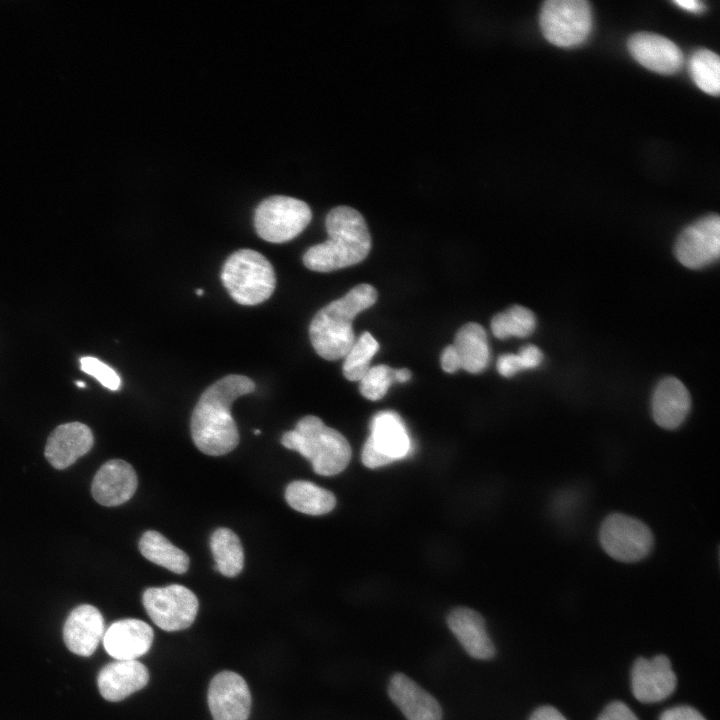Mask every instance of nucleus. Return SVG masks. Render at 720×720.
<instances>
[{
    "mask_svg": "<svg viewBox=\"0 0 720 720\" xmlns=\"http://www.w3.org/2000/svg\"><path fill=\"white\" fill-rule=\"evenodd\" d=\"M674 3L680 8L693 13L702 12L705 8L704 4L697 0H676Z\"/></svg>",
    "mask_w": 720,
    "mask_h": 720,
    "instance_id": "4c0bfd02",
    "label": "nucleus"
},
{
    "mask_svg": "<svg viewBox=\"0 0 720 720\" xmlns=\"http://www.w3.org/2000/svg\"><path fill=\"white\" fill-rule=\"evenodd\" d=\"M81 370L96 378L104 387L117 391L121 387V378L117 372L99 359L91 356L80 359Z\"/></svg>",
    "mask_w": 720,
    "mask_h": 720,
    "instance_id": "7c9ffc66",
    "label": "nucleus"
},
{
    "mask_svg": "<svg viewBox=\"0 0 720 720\" xmlns=\"http://www.w3.org/2000/svg\"><path fill=\"white\" fill-rule=\"evenodd\" d=\"M105 632L100 611L88 604L73 609L63 627V639L67 648L76 655H92Z\"/></svg>",
    "mask_w": 720,
    "mask_h": 720,
    "instance_id": "a211bd4d",
    "label": "nucleus"
},
{
    "mask_svg": "<svg viewBox=\"0 0 720 720\" xmlns=\"http://www.w3.org/2000/svg\"><path fill=\"white\" fill-rule=\"evenodd\" d=\"M208 705L213 720H247L251 694L243 677L232 671L215 675L208 689Z\"/></svg>",
    "mask_w": 720,
    "mask_h": 720,
    "instance_id": "f8f14e48",
    "label": "nucleus"
},
{
    "mask_svg": "<svg viewBox=\"0 0 720 720\" xmlns=\"http://www.w3.org/2000/svg\"><path fill=\"white\" fill-rule=\"evenodd\" d=\"M516 355L521 370L536 368L543 359L541 350L534 345L522 347Z\"/></svg>",
    "mask_w": 720,
    "mask_h": 720,
    "instance_id": "72a5a7b5",
    "label": "nucleus"
},
{
    "mask_svg": "<svg viewBox=\"0 0 720 720\" xmlns=\"http://www.w3.org/2000/svg\"><path fill=\"white\" fill-rule=\"evenodd\" d=\"M254 382L244 375L224 376L200 396L191 416V436L204 454L220 456L239 443V432L231 414L233 402L253 392Z\"/></svg>",
    "mask_w": 720,
    "mask_h": 720,
    "instance_id": "f257e3e1",
    "label": "nucleus"
},
{
    "mask_svg": "<svg viewBox=\"0 0 720 720\" xmlns=\"http://www.w3.org/2000/svg\"><path fill=\"white\" fill-rule=\"evenodd\" d=\"M285 499L294 510L309 515H322L336 505L333 493L309 481L291 482L285 491Z\"/></svg>",
    "mask_w": 720,
    "mask_h": 720,
    "instance_id": "393cba45",
    "label": "nucleus"
},
{
    "mask_svg": "<svg viewBox=\"0 0 720 720\" xmlns=\"http://www.w3.org/2000/svg\"><path fill=\"white\" fill-rule=\"evenodd\" d=\"M689 68L692 79L702 91L718 96L720 61L715 52L705 48L695 51L690 58Z\"/></svg>",
    "mask_w": 720,
    "mask_h": 720,
    "instance_id": "cd10ccee",
    "label": "nucleus"
},
{
    "mask_svg": "<svg viewBox=\"0 0 720 720\" xmlns=\"http://www.w3.org/2000/svg\"><path fill=\"white\" fill-rule=\"evenodd\" d=\"M529 720H567L561 712L552 706H541L530 716Z\"/></svg>",
    "mask_w": 720,
    "mask_h": 720,
    "instance_id": "e433bc0d",
    "label": "nucleus"
},
{
    "mask_svg": "<svg viewBox=\"0 0 720 720\" xmlns=\"http://www.w3.org/2000/svg\"><path fill=\"white\" fill-rule=\"evenodd\" d=\"M76 384L78 387H85L83 382L77 381Z\"/></svg>",
    "mask_w": 720,
    "mask_h": 720,
    "instance_id": "a19ab883",
    "label": "nucleus"
},
{
    "mask_svg": "<svg viewBox=\"0 0 720 720\" xmlns=\"http://www.w3.org/2000/svg\"><path fill=\"white\" fill-rule=\"evenodd\" d=\"M461 369L473 374L484 371L490 362V348L485 329L478 323L463 325L452 344Z\"/></svg>",
    "mask_w": 720,
    "mask_h": 720,
    "instance_id": "5701e85b",
    "label": "nucleus"
},
{
    "mask_svg": "<svg viewBox=\"0 0 720 720\" xmlns=\"http://www.w3.org/2000/svg\"><path fill=\"white\" fill-rule=\"evenodd\" d=\"M678 261L687 268L701 269L712 264L720 254V218L704 216L686 227L675 243Z\"/></svg>",
    "mask_w": 720,
    "mask_h": 720,
    "instance_id": "9b49d317",
    "label": "nucleus"
},
{
    "mask_svg": "<svg viewBox=\"0 0 720 720\" xmlns=\"http://www.w3.org/2000/svg\"><path fill=\"white\" fill-rule=\"evenodd\" d=\"M328 239L310 247L304 265L316 272H331L363 261L371 248L365 219L354 208L338 206L326 216Z\"/></svg>",
    "mask_w": 720,
    "mask_h": 720,
    "instance_id": "f03ea898",
    "label": "nucleus"
},
{
    "mask_svg": "<svg viewBox=\"0 0 720 720\" xmlns=\"http://www.w3.org/2000/svg\"><path fill=\"white\" fill-rule=\"evenodd\" d=\"M539 23L550 43L559 47L577 46L591 31V8L585 0H548L541 7Z\"/></svg>",
    "mask_w": 720,
    "mask_h": 720,
    "instance_id": "0eeeda50",
    "label": "nucleus"
},
{
    "mask_svg": "<svg viewBox=\"0 0 720 720\" xmlns=\"http://www.w3.org/2000/svg\"><path fill=\"white\" fill-rule=\"evenodd\" d=\"M253 432L255 435H260V430H258V429L257 430L255 429Z\"/></svg>",
    "mask_w": 720,
    "mask_h": 720,
    "instance_id": "79ce46f5",
    "label": "nucleus"
},
{
    "mask_svg": "<svg viewBox=\"0 0 720 720\" xmlns=\"http://www.w3.org/2000/svg\"><path fill=\"white\" fill-rule=\"evenodd\" d=\"M441 366L445 372L454 373L461 369L458 356L452 345H448L441 354Z\"/></svg>",
    "mask_w": 720,
    "mask_h": 720,
    "instance_id": "c9c22d12",
    "label": "nucleus"
},
{
    "mask_svg": "<svg viewBox=\"0 0 720 720\" xmlns=\"http://www.w3.org/2000/svg\"><path fill=\"white\" fill-rule=\"evenodd\" d=\"M659 720H706V718L695 708L680 705L663 711Z\"/></svg>",
    "mask_w": 720,
    "mask_h": 720,
    "instance_id": "473e14b6",
    "label": "nucleus"
},
{
    "mask_svg": "<svg viewBox=\"0 0 720 720\" xmlns=\"http://www.w3.org/2000/svg\"><path fill=\"white\" fill-rule=\"evenodd\" d=\"M142 602L154 624L169 632L191 626L199 606L196 595L180 584L148 588Z\"/></svg>",
    "mask_w": 720,
    "mask_h": 720,
    "instance_id": "1a4fd4ad",
    "label": "nucleus"
},
{
    "mask_svg": "<svg viewBox=\"0 0 720 720\" xmlns=\"http://www.w3.org/2000/svg\"><path fill=\"white\" fill-rule=\"evenodd\" d=\"M597 720H639L635 713L623 702L614 701L608 704Z\"/></svg>",
    "mask_w": 720,
    "mask_h": 720,
    "instance_id": "2f4dec72",
    "label": "nucleus"
},
{
    "mask_svg": "<svg viewBox=\"0 0 720 720\" xmlns=\"http://www.w3.org/2000/svg\"><path fill=\"white\" fill-rule=\"evenodd\" d=\"M677 677L665 655L651 659L639 657L631 670V689L642 703H656L668 698L676 689Z\"/></svg>",
    "mask_w": 720,
    "mask_h": 720,
    "instance_id": "ddd939ff",
    "label": "nucleus"
},
{
    "mask_svg": "<svg viewBox=\"0 0 720 720\" xmlns=\"http://www.w3.org/2000/svg\"><path fill=\"white\" fill-rule=\"evenodd\" d=\"M497 370L503 377H511L521 371L517 355L513 353L502 354L497 360Z\"/></svg>",
    "mask_w": 720,
    "mask_h": 720,
    "instance_id": "f704fd0d",
    "label": "nucleus"
},
{
    "mask_svg": "<svg viewBox=\"0 0 720 720\" xmlns=\"http://www.w3.org/2000/svg\"><path fill=\"white\" fill-rule=\"evenodd\" d=\"M153 636L146 622L128 618L112 623L104 632L102 642L106 652L116 660H136L150 649Z\"/></svg>",
    "mask_w": 720,
    "mask_h": 720,
    "instance_id": "dca6fc26",
    "label": "nucleus"
},
{
    "mask_svg": "<svg viewBox=\"0 0 720 720\" xmlns=\"http://www.w3.org/2000/svg\"><path fill=\"white\" fill-rule=\"evenodd\" d=\"M393 382L394 369L382 364L369 368L360 380L359 388L365 398L376 401L385 396Z\"/></svg>",
    "mask_w": 720,
    "mask_h": 720,
    "instance_id": "c756f323",
    "label": "nucleus"
},
{
    "mask_svg": "<svg viewBox=\"0 0 720 720\" xmlns=\"http://www.w3.org/2000/svg\"><path fill=\"white\" fill-rule=\"evenodd\" d=\"M195 292H196V294H197L198 296H202L203 293H204V290H203L202 288H198V289L195 290Z\"/></svg>",
    "mask_w": 720,
    "mask_h": 720,
    "instance_id": "ea45409f",
    "label": "nucleus"
},
{
    "mask_svg": "<svg viewBox=\"0 0 720 720\" xmlns=\"http://www.w3.org/2000/svg\"><path fill=\"white\" fill-rule=\"evenodd\" d=\"M90 428L80 422H70L56 427L47 439L45 457L56 469L71 466L93 446Z\"/></svg>",
    "mask_w": 720,
    "mask_h": 720,
    "instance_id": "f3484780",
    "label": "nucleus"
},
{
    "mask_svg": "<svg viewBox=\"0 0 720 720\" xmlns=\"http://www.w3.org/2000/svg\"><path fill=\"white\" fill-rule=\"evenodd\" d=\"M281 443L309 460L314 471L322 476L340 473L351 458L346 438L314 415L301 418L294 430L283 434Z\"/></svg>",
    "mask_w": 720,
    "mask_h": 720,
    "instance_id": "20e7f679",
    "label": "nucleus"
},
{
    "mask_svg": "<svg viewBox=\"0 0 720 720\" xmlns=\"http://www.w3.org/2000/svg\"><path fill=\"white\" fill-rule=\"evenodd\" d=\"M376 300L377 291L372 285L359 284L319 310L309 327L310 341L317 354L330 361L344 358L356 340L354 318Z\"/></svg>",
    "mask_w": 720,
    "mask_h": 720,
    "instance_id": "7ed1b4c3",
    "label": "nucleus"
},
{
    "mask_svg": "<svg viewBox=\"0 0 720 720\" xmlns=\"http://www.w3.org/2000/svg\"><path fill=\"white\" fill-rule=\"evenodd\" d=\"M387 692L407 720H442L438 701L407 675L395 673Z\"/></svg>",
    "mask_w": 720,
    "mask_h": 720,
    "instance_id": "6ab92c4d",
    "label": "nucleus"
},
{
    "mask_svg": "<svg viewBox=\"0 0 720 720\" xmlns=\"http://www.w3.org/2000/svg\"><path fill=\"white\" fill-rule=\"evenodd\" d=\"M138 547L146 559L176 574H183L188 570V555L157 531H146L140 538Z\"/></svg>",
    "mask_w": 720,
    "mask_h": 720,
    "instance_id": "b1692460",
    "label": "nucleus"
},
{
    "mask_svg": "<svg viewBox=\"0 0 720 720\" xmlns=\"http://www.w3.org/2000/svg\"><path fill=\"white\" fill-rule=\"evenodd\" d=\"M627 47L638 63L656 73L674 74L681 69L684 62L680 48L659 34L635 33L628 39Z\"/></svg>",
    "mask_w": 720,
    "mask_h": 720,
    "instance_id": "4468645a",
    "label": "nucleus"
},
{
    "mask_svg": "<svg viewBox=\"0 0 720 720\" xmlns=\"http://www.w3.org/2000/svg\"><path fill=\"white\" fill-rule=\"evenodd\" d=\"M371 435L362 450V462L371 469L406 457L411 439L401 417L394 411L377 413L370 423Z\"/></svg>",
    "mask_w": 720,
    "mask_h": 720,
    "instance_id": "9d476101",
    "label": "nucleus"
},
{
    "mask_svg": "<svg viewBox=\"0 0 720 720\" xmlns=\"http://www.w3.org/2000/svg\"><path fill=\"white\" fill-rule=\"evenodd\" d=\"M447 625L472 658L488 660L495 656V646L486 630L485 620L477 611L456 607L449 612Z\"/></svg>",
    "mask_w": 720,
    "mask_h": 720,
    "instance_id": "aec40b11",
    "label": "nucleus"
},
{
    "mask_svg": "<svg viewBox=\"0 0 720 720\" xmlns=\"http://www.w3.org/2000/svg\"><path fill=\"white\" fill-rule=\"evenodd\" d=\"M653 419L660 427L673 430L686 419L691 398L685 385L675 377H666L656 386L652 396Z\"/></svg>",
    "mask_w": 720,
    "mask_h": 720,
    "instance_id": "4be33fe9",
    "label": "nucleus"
},
{
    "mask_svg": "<svg viewBox=\"0 0 720 720\" xmlns=\"http://www.w3.org/2000/svg\"><path fill=\"white\" fill-rule=\"evenodd\" d=\"M137 475L133 467L120 459L104 463L95 474L91 492L93 498L107 507L128 501L137 488Z\"/></svg>",
    "mask_w": 720,
    "mask_h": 720,
    "instance_id": "2eb2a0df",
    "label": "nucleus"
},
{
    "mask_svg": "<svg viewBox=\"0 0 720 720\" xmlns=\"http://www.w3.org/2000/svg\"><path fill=\"white\" fill-rule=\"evenodd\" d=\"M231 298L241 305H257L274 292L276 276L272 264L261 253L240 249L224 262L220 274Z\"/></svg>",
    "mask_w": 720,
    "mask_h": 720,
    "instance_id": "39448f33",
    "label": "nucleus"
},
{
    "mask_svg": "<svg viewBox=\"0 0 720 720\" xmlns=\"http://www.w3.org/2000/svg\"><path fill=\"white\" fill-rule=\"evenodd\" d=\"M215 568L226 577H235L243 569L244 553L238 536L228 528H219L210 538Z\"/></svg>",
    "mask_w": 720,
    "mask_h": 720,
    "instance_id": "a878e982",
    "label": "nucleus"
},
{
    "mask_svg": "<svg viewBox=\"0 0 720 720\" xmlns=\"http://www.w3.org/2000/svg\"><path fill=\"white\" fill-rule=\"evenodd\" d=\"M148 680V670L141 662L116 660L100 670L97 684L104 699L116 702L145 687Z\"/></svg>",
    "mask_w": 720,
    "mask_h": 720,
    "instance_id": "412c9836",
    "label": "nucleus"
},
{
    "mask_svg": "<svg viewBox=\"0 0 720 720\" xmlns=\"http://www.w3.org/2000/svg\"><path fill=\"white\" fill-rule=\"evenodd\" d=\"M599 539L610 557L625 563L642 560L654 544L653 534L643 522L621 513H613L604 519Z\"/></svg>",
    "mask_w": 720,
    "mask_h": 720,
    "instance_id": "6e6552de",
    "label": "nucleus"
},
{
    "mask_svg": "<svg viewBox=\"0 0 720 720\" xmlns=\"http://www.w3.org/2000/svg\"><path fill=\"white\" fill-rule=\"evenodd\" d=\"M411 372L406 368L394 370V381L404 383L410 380Z\"/></svg>",
    "mask_w": 720,
    "mask_h": 720,
    "instance_id": "58836bf2",
    "label": "nucleus"
},
{
    "mask_svg": "<svg viewBox=\"0 0 720 720\" xmlns=\"http://www.w3.org/2000/svg\"><path fill=\"white\" fill-rule=\"evenodd\" d=\"M536 327V318L531 310L514 305L496 314L491 320V331L498 339L512 336H529Z\"/></svg>",
    "mask_w": 720,
    "mask_h": 720,
    "instance_id": "bb28decb",
    "label": "nucleus"
},
{
    "mask_svg": "<svg viewBox=\"0 0 720 720\" xmlns=\"http://www.w3.org/2000/svg\"><path fill=\"white\" fill-rule=\"evenodd\" d=\"M312 212L304 201L282 195L264 199L256 208L254 226L260 238L285 243L298 236L310 223Z\"/></svg>",
    "mask_w": 720,
    "mask_h": 720,
    "instance_id": "423d86ee",
    "label": "nucleus"
},
{
    "mask_svg": "<svg viewBox=\"0 0 720 720\" xmlns=\"http://www.w3.org/2000/svg\"><path fill=\"white\" fill-rule=\"evenodd\" d=\"M379 350V343L369 333H362L344 357L343 374L350 381H360L370 368L373 356Z\"/></svg>",
    "mask_w": 720,
    "mask_h": 720,
    "instance_id": "c85d7f7f",
    "label": "nucleus"
}]
</instances>
